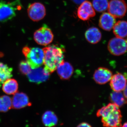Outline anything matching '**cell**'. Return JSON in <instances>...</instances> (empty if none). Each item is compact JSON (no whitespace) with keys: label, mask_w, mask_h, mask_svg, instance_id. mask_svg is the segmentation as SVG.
<instances>
[{"label":"cell","mask_w":127,"mask_h":127,"mask_svg":"<svg viewBox=\"0 0 127 127\" xmlns=\"http://www.w3.org/2000/svg\"><path fill=\"white\" fill-rule=\"evenodd\" d=\"M12 99V108L20 109L27 106H31V103L26 94L23 93H16Z\"/></svg>","instance_id":"obj_12"},{"label":"cell","mask_w":127,"mask_h":127,"mask_svg":"<svg viewBox=\"0 0 127 127\" xmlns=\"http://www.w3.org/2000/svg\"><path fill=\"white\" fill-rule=\"evenodd\" d=\"M108 9L109 13L115 18H121L126 14L127 4L124 0H111Z\"/></svg>","instance_id":"obj_7"},{"label":"cell","mask_w":127,"mask_h":127,"mask_svg":"<svg viewBox=\"0 0 127 127\" xmlns=\"http://www.w3.org/2000/svg\"><path fill=\"white\" fill-rule=\"evenodd\" d=\"M92 4L95 10L101 12L108 9L109 2L108 0H93Z\"/></svg>","instance_id":"obj_23"},{"label":"cell","mask_w":127,"mask_h":127,"mask_svg":"<svg viewBox=\"0 0 127 127\" xmlns=\"http://www.w3.org/2000/svg\"><path fill=\"white\" fill-rule=\"evenodd\" d=\"M123 94L125 97L127 98V84L125 87V88L124 90Z\"/></svg>","instance_id":"obj_27"},{"label":"cell","mask_w":127,"mask_h":127,"mask_svg":"<svg viewBox=\"0 0 127 127\" xmlns=\"http://www.w3.org/2000/svg\"><path fill=\"white\" fill-rule=\"evenodd\" d=\"M44 53V69L49 74L56 70L59 64L64 61L63 48L57 45H52L43 49Z\"/></svg>","instance_id":"obj_1"},{"label":"cell","mask_w":127,"mask_h":127,"mask_svg":"<svg viewBox=\"0 0 127 127\" xmlns=\"http://www.w3.org/2000/svg\"><path fill=\"white\" fill-rule=\"evenodd\" d=\"M12 68L0 62V87L6 80L12 77Z\"/></svg>","instance_id":"obj_21"},{"label":"cell","mask_w":127,"mask_h":127,"mask_svg":"<svg viewBox=\"0 0 127 127\" xmlns=\"http://www.w3.org/2000/svg\"><path fill=\"white\" fill-rule=\"evenodd\" d=\"M77 127H92L91 125L86 123H83L79 124Z\"/></svg>","instance_id":"obj_25"},{"label":"cell","mask_w":127,"mask_h":127,"mask_svg":"<svg viewBox=\"0 0 127 127\" xmlns=\"http://www.w3.org/2000/svg\"><path fill=\"white\" fill-rule=\"evenodd\" d=\"M73 2L77 4H80L83 2L85 1V0H71Z\"/></svg>","instance_id":"obj_26"},{"label":"cell","mask_w":127,"mask_h":127,"mask_svg":"<svg viewBox=\"0 0 127 127\" xmlns=\"http://www.w3.org/2000/svg\"><path fill=\"white\" fill-rule=\"evenodd\" d=\"M112 76V72L109 69L100 67L94 72V79L97 83L103 84L109 81Z\"/></svg>","instance_id":"obj_13"},{"label":"cell","mask_w":127,"mask_h":127,"mask_svg":"<svg viewBox=\"0 0 127 127\" xmlns=\"http://www.w3.org/2000/svg\"><path fill=\"white\" fill-rule=\"evenodd\" d=\"M114 34L117 37L124 38L127 36V22L119 21L113 28Z\"/></svg>","instance_id":"obj_17"},{"label":"cell","mask_w":127,"mask_h":127,"mask_svg":"<svg viewBox=\"0 0 127 127\" xmlns=\"http://www.w3.org/2000/svg\"><path fill=\"white\" fill-rule=\"evenodd\" d=\"M108 48L110 53L114 56L123 55L127 51V41L124 38L114 37L109 41Z\"/></svg>","instance_id":"obj_6"},{"label":"cell","mask_w":127,"mask_h":127,"mask_svg":"<svg viewBox=\"0 0 127 127\" xmlns=\"http://www.w3.org/2000/svg\"><path fill=\"white\" fill-rule=\"evenodd\" d=\"M115 18L109 12H104L102 14L99 19V26L104 31H111L116 24Z\"/></svg>","instance_id":"obj_14"},{"label":"cell","mask_w":127,"mask_h":127,"mask_svg":"<svg viewBox=\"0 0 127 127\" xmlns=\"http://www.w3.org/2000/svg\"><path fill=\"white\" fill-rule=\"evenodd\" d=\"M27 12L31 20L37 22L44 18L46 15V9L43 4L40 2H35L29 5Z\"/></svg>","instance_id":"obj_8"},{"label":"cell","mask_w":127,"mask_h":127,"mask_svg":"<svg viewBox=\"0 0 127 127\" xmlns=\"http://www.w3.org/2000/svg\"><path fill=\"white\" fill-rule=\"evenodd\" d=\"M50 74L42 67L32 69L27 75L30 82L36 83H40L46 81L49 78Z\"/></svg>","instance_id":"obj_10"},{"label":"cell","mask_w":127,"mask_h":127,"mask_svg":"<svg viewBox=\"0 0 127 127\" xmlns=\"http://www.w3.org/2000/svg\"><path fill=\"white\" fill-rule=\"evenodd\" d=\"M57 69L58 75L62 79H69L73 73L72 66L69 63L66 62L64 61L59 64Z\"/></svg>","instance_id":"obj_15"},{"label":"cell","mask_w":127,"mask_h":127,"mask_svg":"<svg viewBox=\"0 0 127 127\" xmlns=\"http://www.w3.org/2000/svg\"><path fill=\"white\" fill-rule=\"evenodd\" d=\"M2 85L3 92L8 95L15 94L18 90V83L15 79L9 78L6 80Z\"/></svg>","instance_id":"obj_19"},{"label":"cell","mask_w":127,"mask_h":127,"mask_svg":"<svg viewBox=\"0 0 127 127\" xmlns=\"http://www.w3.org/2000/svg\"><path fill=\"white\" fill-rule=\"evenodd\" d=\"M12 108V101L10 97L4 95L0 97V112H6Z\"/></svg>","instance_id":"obj_22"},{"label":"cell","mask_w":127,"mask_h":127,"mask_svg":"<svg viewBox=\"0 0 127 127\" xmlns=\"http://www.w3.org/2000/svg\"><path fill=\"white\" fill-rule=\"evenodd\" d=\"M19 69L22 73L27 75L31 71L32 68L27 61H22L19 65Z\"/></svg>","instance_id":"obj_24"},{"label":"cell","mask_w":127,"mask_h":127,"mask_svg":"<svg viewBox=\"0 0 127 127\" xmlns=\"http://www.w3.org/2000/svg\"><path fill=\"white\" fill-rule=\"evenodd\" d=\"M19 0L12 2L0 1V22L4 23L11 20L16 16V11L21 9Z\"/></svg>","instance_id":"obj_4"},{"label":"cell","mask_w":127,"mask_h":127,"mask_svg":"<svg viewBox=\"0 0 127 127\" xmlns=\"http://www.w3.org/2000/svg\"><path fill=\"white\" fill-rule=\"evenodd\" d=\"M80 4L77 11V16L79 19L83 21H87L95 16V10L91 2L85 0Z\"/></svg>","instance_id":"obj_9"},{"label":"cell","mask_w":127,"mask_h":127,"mask_svg":"<svg viewBox=\"0 0 127 127\" xmlns=\"http://www.w3.org/2000/svg\"></svg>","instance_id":"obj_29"},{"label":"cell","mask_w":127,"mask_h":127,"mask_svg":"<svg viewBox=\"0 0 127 127\" xmlns=\"http://www.w3.org/2000/svg\"><path fill=\"white\" fill-rule=\"evenodd\" d=\"M85 37L89 43L96 44L99 42L102 37L101 33L97 28H89L85 32Z\"/></svg>","instance_id":"obj_16"},{"label":"cell","mask_w":127,"mask_h":127,"mask_svg":"<svg viewBox=\"0 0 127 127\" xmlns=\"http://www.w3.org/2000/svg\"><path fill=\"white\" fill-rule=\"evenodd\" d=\"M42 122L46 127H53L57 124L58 119L54 113L48 111L46 112L42 115Z\"/></svg>","instance_id":"obj_18"},{"label":"cell","mask_w":127,"mask_h":127,"mask_svg":"<svg viewBox=\"0 0 127 127\" xmlns=\"http://www.w3.org/2000/svg\"><path fill=\"white\" fill-rule=\"evenodd\" d=\"M110 81V86L115 92L124 91L127 85V78L124 74L120 73L113 75Z\"/></svg>","instance_id":"obj_11"},{"label":"cell","mask_w":127,"mask_h":127,"mask_svg":"<svg viewBox=\"0 0 127 127\" xmlns=\"http://www.w3.org/2000/svg\"><path fill=\"white\" fill-rule=\"evenodd\" d=\"M54 35L51 30L46 25H43L34 32V40L37 44L47 46L52 42Z\"/></svg>","instance_id":"obj_5"},{"label":"cell","mask_w":127,"mask_h":127,"mask_svg":"<svg viewBox=\"0 0 127 127\" xmlns=\"http://www.w3.org/2000/svg\"><path fill=\"white\" fill-rule=\"evenodd\" d=\"M110 99L113 103L119 107L127 104V98L121 92L114 91L110 95Z\"/></svg>","instance_id":"obj_20"},{"label":"cell","mask_w":127,"mask_h":127,"mask_svg":"<svg viewBox=\"0 0 127 127\" xmlns=\"http://www.w3.org/2000/svg\"><path fill=\"white\" fill-rule=\"evenodd\" d=\"M22 52L32 69L40 67L43 64L44 53L43 49L26 46L23 48Z\"/></svg>","instance_id":"obj_3"},{"label":"cell","mask_w":127,"mask_h":127,"mask_svg":"<svg viewBox=\"0 0 127 127\" xmlns=\"http://www.w3.org/2000/svg\"><path fill=\"white\" fill-rule=\"evenodd\" d=\"M97 116L101 117L102 122L106 127H122V115L119 107L109 103L99 109Z\"/></svg>","instance_id":"obj_2"},{"label":"cell","mask_w":127,"mask_h":127,"mask_svg":"<svg viewBox=\"0 0 127 127\" xmlns=\"http://www.w3.org/2000/svg\"><path fill=\"white\" fill-rule=\"evenodd\" d=\"M122 127H127V122L124 124Z\"/></svg>","instance_id":"obj_28"}]
</instances>
